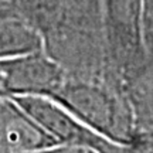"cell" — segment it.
I'll return each mask as SVG.
<instances>
[{
	"instance_id": "3",
	"label": "cell",
	"mask_w": 153,
	"mask_h": 153,
	"mask_svg": "<svg viewBox=\"0 0 153 153\" xmlns=\"http://www.w3.org/2000/svg\"><path fill=\"white\" fill-rule=\"evenodd\" d=\"M111 81L128 92L145 70L143 0H102Z\"/></svg>"
},
{
	"instance_id": "4",
	"label": "cell",
	"mask_w": 153,
	"mask_h": 153,
	"mask_svg": "<svg viewBox=\"0 0 153 153\" xmlns=\"http://www.w3.org/2000/svg\"><path fill=\"white\" fill-rule=\"evenodd\" d=\"M14 101L54 137L61 146L94 153H136L132 146L112 142L79 120L62 105L48 97H14Z\"/></svg>"
},
{
	"instance_id": "10",
	"label": "cell",
	"mask_w": 153,
	"mask_h": 153,
	"mask_svg": "<svg viewBox=\"0 0 153 153\" xmlns=\"http://www.w3.org/2000/svg\"><path fill=\"white\" fill-rule=\"evenodd\" d=\"M131 146L136 153H153V128L137 129Z\"/></svg>"
},
{
	"instance_id": "1",
	"label": "cell",
	"mask_w": 153,
	"mask_h": 153,
	"mask_svg": "<svg viewBox=\"0 0 153 153\" xmlns=\"http://www.w3.org/2000/svg\"><path fill=\"white\" fill-rule=\"evenodd\" d=\"M43 38L44 53L67 75L109 79L102 0H0Z\"/></svg>"
},
{
	"instance_id": "8",
	"label": "cell",
	"mask_w": 153,
	"mask_h": 153,
	"mask_svg": "<svg viewBox=\"0 0 153 153\" xmlns=\"http://www.w3.org/2000/svg\"><path fill=\"white\" fill-rule=\"evenodd\" d=\"M137 129L153 128V82L136 85L128 91Z\"/></svg>"
},
{
	"instance_id": "9",
	"label": "cell",
	"mask_w": 153,
	"mask_h": 153,
	"mask_svg": "<svg viewBox=\"0 0 153 153\" xmlns=\"http://www.w3.org/2000/svg\"><path fill=\"white\" fill-rule=\"evenodd\" d=\"M142 31L143 50H145V70H143L140 78L131 88L153 82V0H143Z\"/></svg>"
},
{
	"instance_id": "6",
	"label": "cell",
	"mask_w": 153,
	"mask_h": 153,
	"mask_svg": "<svg viewBox=\"0 0 153 153\" xmlns=\"http://www.w3.org/2000/svg\"><path fill=\"white\" fill-rule=\"evenodd\" d=\"M60 143L13 98L0 97V153H33Z\"/></svg>"
},
{
	"instance_id": "2",
	"label": "cell",
	"mask_w": 153,
	"mask_h": 153,
	"mask_svg": "<svg viewBox=\"0 0 153 153\" xmlns=\"http://www.w3.org/2000/svg\"><path fill=\"white\" fill-rule=\"evenodd\" d=\"M48 98L112 142L132 145L136 118L125 89L106 79L67 75Z\"/></svg>"
},
{
	"instance_id": "11",
	"label": "cell",
	"mask_w": 153,
	"mask_h": 153,
	"mask_svg": "<svg viewBox=\"0 0 153 153\" xmlns=\"http://www.w3.org/2000/svg\"><path fill=\"white\" fill-rule=\"evenodd\" d=\"M33 153H87V150H82V149H76V148H70V146H54V148L50 149H44V150H38V152Z\"/></svg>"
},
{
	"instance_id": "5",
	"label": "cell",
	"mask_w": 153,
	"mask_h": 153,
	"mask_svg": "<svg viewBox=\"0 0 153 153\" xmlns=\"http://www.w3.org/2000/svg\"><path fill=\"white\" fill-rule=\"evenodd\" d=\"M67 72L44 51L0 58V97H50Z\"/></svg>"
},
{
	"instance_id": "7",
	"label": "cell",
	"mask_w": 153,
	"mask_h": 153,
	"mask_svg": "<svg viewBox=\"0 0 153 153\" xmlns=\"http://www.w3.org/2000/svg\"><path fill=\"white\" fill-rule=\"evenodd\" d=\"M44 51L43 38L14 9L0 6V58Z\"/></svg>"
}]
</instances>
